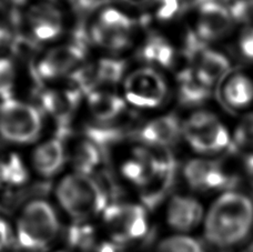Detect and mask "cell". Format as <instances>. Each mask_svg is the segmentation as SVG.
<instances>
[{
	"mask_svg": "<svg viewBox=\"0 0 253 252\" xmlns=\"http://www.w3.org/2000/svg\"><path fill=\"white\" fill-rule=\"evenodd\" d=\"M253 227V200L239 191H227L212 206L205 219V236L216 247L240 244Z\"/></svg>",
	"mask_w": 253,
	"mask_h": 252,
	"instance_id": "1",
	"label": "cell"
},
{
	"mask_svg": "<svg viewBox=\"0 0 253 252\" xmlns=\"http://www.w3.org/2000/svg\"><path fill=\"white\" fill-rule=\"evenodd\" d=\"M56 197L62 209L78 221L92 218L108 207L106 192L90 175H66L58 183Z\"/></svg>",
	"mask_w": 253,
	"mask_h": 252,
	"instance_id": "2",
	"label": "cell"
},
{
	"mask_svg": "<svg viewBox=\"0 0 253 252\" xmlns=\"http://www.w3.org/2000/svg\"><path fill=\"white\" fill-rule=\"evenodd\" d=\"M59 230V220L52 206L47 201L29 202L17 222V240L21 248L39 251L51 244Z\"/></svg>",
	"mask_w": 253,
	"mask_h": 252,
	"instance_id": "3",
	"label": "cell"
},
{
	"mask_svg": "<svg viewBox=\"0 0 253 252\" xmlns=\"http://www.w3.org/2000/svg\"><path fill=\"white\" fill-rule=\"evenodd\" d=\"M42 130V116L35 106L8 99L0 103V136L18 145L34 142Z\"/></svg>",
	"mask_w": 253,
	"mask_h": 252,
	"instance_id": "4",
	"label": "cell"
},
{
	"mask_svg": "<svg viewBox=\"0 0 253 252\" xmlns=\"http://www.w3.org/2000/svg\"><path fill=\"white\" fill-rule=\"evenodd\" d=\"M182 136L201 155H215L228 149L231 138L228 129L213 112L199 110L182 124Z\"/></svg>",
	"mask_w": 253,
	"mask_h": 252,
	"instance_id": "5",
	"label": "cell"
},
{
	"mask_svg": "<svg viewBox=\"0 0 253 252\" xmlns=\"http://www.w3.org/2000/svg\"><path fill=\"white\" fill-rule=\"evenodd\" d=\"M134 21L116 8H107L99 13L90 27L92 42L106 50L118 52L132 42Z\"/></svg>",
	"mask_w": 253,
	"mask_h": 252,
	"instance_id": "6",
	"label": "cell"
},
{
	"mask_svg": "<svg viewBox=\"0 0 253 252\" xmlns=\"http://www.w3.org/2000/svg\"><path fill=\"white\" fill-rule=\"evenodd\" d=\"M125 100L141 109L162 105L168 94V84L159 71L144 67L131 73L125 80Z\"/></svg>",
	"mask_w": 253,
	"mask_h": 252,
	"instance_id": "7",
	"label": "cell"
},
{
	"mask_svg": "<svg viewBox=\"0 0 253 252\" xmlns=\"http://www.w3.org/2000/svg\"><path fill=\"white\" fill-rule=\"evenodd\" d=\"M103 221L117 244L138 240L147 235L148 218L143 207L116 204L103 211Z\"/></svg>",
	"mask_w": 253,
	"mask_h": 252,
	"instance_id": "8",
	"label": "cell"
},
{
	"mask_svg": "<svg viewBox=\"0 0 253 252\" xmlns=\"http://www.w3.org/2000/svg\"><path fill=\"white\" fill-rule=\"evenodd\" d=\"M126 64L116 58H103L89 65L81 66L70 75V87L80 94L102 90L118 84L124 77Z\"/></svg>",
	"mask_w": 253,
	"mask_h": 252,
	"instance_id": "9",
	"label": "cell"
},
{
	"mask_svg": "<svg viewBox=\"0 0 253 252\" xmlns=\"http://www.w3.org/2000/svg\"><path fill=\"white\" fill-rule=\"evenodd\" d=\"M85 57V47L81 42L60 44L49 50L36 66L39 79L53 80L72 74Z\"/></svg>",
	"mask_w": 253,
	"mask_h": 252,
	"instance_id": "10",
	"label": "cell"
},
{
	"mask_svg": "<svg viewBox=\"0 0 253 252\" xmlns=\"http://www.w3.org/2000/svg\"><path fill=\"white\" fill-rule=\"evenodd\" d=\"M183 177L190 187L199 191L222 190L236 183L218 163L207 159L190 160L183 168Z\"/></svg>",
	"mask_w": 253,
	"mask_h": 252,
	"instance_id": "11",
	"label": "cell"
},
{
	"mask_svg": "<svg viewBox=\"0 0 253 252\" xmlns=\"http://www.w3.org/2000/svg\"><path fill=\"white\" fill-rule=\"evenodd\" d=\"M233 19L229 9L215 0H205L199 7L196 34L203 42H218L231 33Z\"/></svg>",
	"mask_w": 253,
	"mask_h": 252,
	"instance_id": "12",
	"label": "cell"
},
{
	"mask_svg": "<svg viewBox=\"0 0 253 252\" xmlns=\"http://www.w3.org/2000/svg\"><path fill=\"white\" fill-rule=\"evenodd\" d=\"M27 25L38 42H50L62 34V12L55 4L48 2L36 3L27 12Z\"/></svg>",
	"mask_w": 253,
	"mask_h": 252,
	"instance_id": "13",
	"label": "cell"
},
{
	"mask_svg": "<svg viewBox=\"0 0 253 252\" xmlns=\"http://www.w3.org/2000/svg\"><path fill=\"white\" fill-rule=\"evenodd\" d=\"M182 136V125L174 115L157 117L139 130L138 139L144 146L168 149Z\"/></svg>",
	"mask_w": 253,
	"mask_h": 252,
	"instance_id": "14",
	"label": "cell"
},
{
	"mask_svg": "<svg viewBox=\"0 0 253 252\" xmlns=\"http://www.w3.org/2000/svg\"><path fill=\"white\" fill-rule=\"evenodd\" d=\"M203 208L200 202L189 196H174L167 208V221L178 231H190L201 222Z\"/></svg>",
	"mask_w": 253,
	"mask_h": 252,
	"instance_id": "15",
	"label": "cell"
},
{
	"mask_svg": "<svg viewBox=\"0 0 253 252\" xmlns=\"http://www.w3.org/2000/svg\"><path fill=\"white\" fill-rule=\"evenodd\" d=\"M81 94L72 88L47 89L40 94V106L63 126L70 119L80 101Z\"/></svg>",
	"mask_w": 253,
	"mask_h": 252,
	"instance_id": "16",
	"label": "cell"
},
{
	"mask_svg": "<svg viewBox=\"0 0 253 252\" xmlns=\"http://www.w3.org/2000/svg\"><path fill=\"white\" fill-rule=\"evenodd\" d=\"M65 160V147L59 137H55L39 145L33 155L34 168L42 177H52L59 172Z\"/></svg>",
	"mask_w": 253,
	"mask_h": 252,
	"instance_id": "17",
	"label": "cell"
},
{
	"mask_svg": "<svg viewBox=\"0 0 253 252\" xmlns=\"http://www.w3.org/2000/svg\"><path fill=\"white\" fill-rule=\"evenodd\" d=\"M126 101L118 94L97 90L87 96V106L90 114L99 121H111L124 114Z\"/></svg>",
	"mask_w": 253,
	"mask_h": 252,
	"instance_id": "18",
	"label": "cell"
},
{
	"mask_svg": "<svg viewBox=\"0 0 253 252\" xmlns=\"http://www.w3.org/2000/svg\"><path fill=\"white\" fill-rule=\"evenodd\" d=\"M223 101L232 109H243L253 101V82L245 74L227 78L222 88Z\"/></svg>",
	"mask_w": 253,
	"mask_h": 252,
	"instance_id": "19",
	"label": "cell"
},
{
	"mask_svg": "<svg viewBox=\"0 0 253 252\" xmlns=\"http://www.w3.org/2000/svg\"><path fill=\"white\" fill-rule=\"evenodd\" d=\"M210 94L211 88L200 82L191 67L180 71L178 75V96L180 102L187 106H197L206 101Z\"/></svg>",
	"mask_w": 253,
	"mask_h": 252,
	"instance_id": "20",
	"label": "cell"
},
{
	"mask_svg": "<svg viewBox=\"0 0 253 252\" xmlns=\"http://www.w3.org/2000/svg\"><path fill=\"white\" fill-rule=\"evenodd\" d=\"M140 56L149 64L168 68L173 65L174 49L168 39L160 35H152L144 42Z\"/></svg>",
	"mask_w": 253,
	"mask_h": 252,
	"instance_id": "21",
	"label": "cell"
},
{
	"mask_svg": "<svg viewBox=\"0 0 253 252\" xmlns=\"http://www.w3.org/2000/svg\"><path fill=\"white\" fill-rule=\"evenodd\" d=\"M71 161L76 173L90 175L100 166V150L91 140H83L74 148Z\"/></svg>",
	"mask_w": 253,
	"mask_h": 252,
	"instance_id": "22",
	"label": "cell"
},
{
	"mask_svg": "<svg viewBox=\"0 0 253 252\" xmlns=\"http://www.w3.org/2000/svg\"><path fill=\"white\" fill-rule=\"evenodd\" d=\"M28 169L19 156L11 154L2 160V183L20 186L28 180Z\"/></svg>",
	"mask_w": 253,
	"mask_h": 252,
	"instance_id": "23",
	"label": "cell"
},
{
	"mask_svg": "<svg viewBox=\"0 0 253 252\" xmlns=\"http://www.w3.org/2000/svg\"><path fill=\"white\" fill-rule=\"evenodd\" d=\"M157 252H203L199 242L187 236H173L162 240Z\"/></svg>",
	"mask_w": 253,
	"mask_h": 252,
	"instance_id": "24",
	"label": "cell"
},
{
	"mask_svg": "<svg viewBox=\"0 0 253 252\" xmlns=\"http://www.w3.org/2000/svg\"><path fill=\"white\" fill-rule=\"evenodd\" d=\"M16 80L15 65L8 58H0V100L12 98Z\"/></svg>",
	"mask_w": 253,
	"mask_h": 252,
	"instance_id": "25",
	"label": "cell"
},
{
	"mask_svg": "<svg viewBox=\"0 0 253 252\" xmlns=\"http://www.w3.org/2000/svg\"><path fill=\"white\" fill-rule=\"evenodd\" d=\"M68 240L74 247L85 250L94 242L93 229L88 224H75L69 229Z\"/></svg>",
	"mask_w": 253,
	"mask_h": 252,
	"instance_id": "26",
	"label": "cell"
},
{
	"mask_svg": "<svg viewBox=\"0 0 253 252\" xmlns=\"http://www.w3.org/2000/svg\"><path fill=\"white\" fill-rule=\"evenodd\" d=\"M234 145L239 148H253V112L243 117L234 132Z\"/></svg>",
	"mask_w": 253,
	"mask_h": 252,
	"instance_id": "27",
	"label": "cell"
},
{
	"mask_svg": "<svg viewBox=\"0 0 253 252\" xmlns=\"http://www.w3.org/2000/svg\"><path fill=\"white\" fill-rule=\"evenodd\" d=\"M229 11L234 22L253 24V0H236Z\"/></svg>",
	"mask_w": 253,
	"mask_h": 252,
	"instance_id": "28",
	"label": "cell"
},
{
	"mask_svg": "<svg viewBox=\"0 0 253 252\" xmlns=\"http://www.w3.org/2000/svg\"><path fill=\"white\" fill-rule=\"evenodd\" d=\"M238 44L241 55L246 59L253 60V27H247L241 31Z\"/></svg>",
	"mask_w": 253,
	"mask_h": 252,
	"instance_id": "29",
	"label": "cell"
},
{
	"mask_svg": "<svg viewBox=\"0 0 253 252\" xmlns=\"http://www.w3.org/2000/svg\"><path fill=\"white\" fill-rule=\"evenodd\" d=\"M160 7L158 9V17L160 19H171L179 11V0H160Z\"/></svg>",
	"mask_w": 253,
	"mask_h": 252,
	"instance_id": "30",
	"label": "cell"
},
{
	"mask_svg": "<svg viewBox=\"0 0 253 252\" xmlns=\"http://www.w3.org/2000/svg\"><path fill=\"white\" fill-rule=\"evenodd\" d=\"M12 230L9 223L0 217V252L6 250L12 242Z\"/></svg>",
	"mask_w": 253,
	"mask_h": 252,
	"instance_id": "31",
	"label": "cell"
},
{
	"mask_svg": "<svg viewBox=\"0 0 253 252\" xmlns=\"http://www.w3.org/2000/svg\"><path fill=\"white\" fill-rule=\"evenodd\" d=\"M85 252H118V248L111 242H101V244H93L84 250Z\"/></svg>",
	"mask_w": 253,
	"mask_h": 252,
	"instance_id": "32",
	"label": "cell"
},
{
	"mask_svg": "<svg viewBox=\"0 0 253 252\" xmlns=\"http://www.w3.org/2000/svg\"><path fill=\"white\" fill-rule=\"evenodd\" d=\"M121 1H124L133 7H146L148 4H151L157 1V0H121Z\"/></svg>",
	"mask_w": 253,
	"mask_h": 252,
	"instance_id": "33",
	"label": "cell"
},
{
	"mask_svg": "<svg viewBox=\"0 0 253 252\" xmlns=\"http://www.w3.org/2000/svg\"><path fill=\"white\" fill-rule=\"evenodd\" d=\"M8 39V35L6 33V30H4L1 26H0V47L2 46V44L6 42V40Z\"/></svg>",
	"mask_w": 253,
	"mask_h": 252,
	"instance_id": "34",
	"label": "cell"
},
{
	"mask_svg": "<svg viewBox=\"0 0 253 252\" xmlns=\"http://www.w3.org/2000/svg\"><path fill=\"white\" fill-rule=\"evenodd\" d=\"M7 1L12 6H24L28 0H7Z\"/></svg>",
	"mask_w": 253,
	"mask_h": 252,
	"instance_id": "35",
	"label": "cell"
},
{
	"mask_svg": "<svg viewBox=\"0 0 253 252\" xmlns=\"http://www.w3.org/2000/svg\"><path fill=\"white\" fill-rule=\"evenodd\" d=\"M2 183V159H0V184Z\"/></svg>",
	"mask_w": 253,
	"mask_h": 252,
	"instance_id": "36",
	"label": "cell"
},
{
	"mask_svg": "<svg viewBox=\"0 0 253 252\" xmlns=\"http://www.w3.org/2000/svg\"><path fill=\"white\" fill-rule=\"evenodd\" d=\"M248 252H253V244H252V246L249 248V250H248Z\"/></svg>",
	"mask_w": 253,
	"mask_h": 252,
	"instance_id": "37",
	"label": "cell"
},
{
	"mask_svg": "<svg viewBox=\"0 0 253 252\" xmlns=\"http://www.w3.org/2000/svg\"><path fill=\"white\" fill-rule=\"evenodd\" d=\"M57 252H67V251H57Z\"/></svg>",
	"mask_w": 253,
	"mask_h": 252,
	"instance_id": "38",
	"label": "cell"
}]
</instances>
